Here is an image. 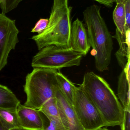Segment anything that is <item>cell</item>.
Returning a JSON list of instances; mask_svg holds the SVG:
<instances>
[{
	"mask_svg": "<svg viewBox=\"0 0 130 130\" xmlns=\"http://www.w3.org/2000/svg\"><path fill=\"white\" fill-rule=\"evenodd\" d=\"M57 70L35 68L27 75L24 90L27 99L24 105L39 109L47 101L55 98Z\"/></svg>",
	"mask_w": 130,
	"mask_h": 130,
	"instance_id": "277c9868",
	"label": "cell"
},
{
	"mask_svg": "<svg viewBox=\"0 0 130 130\" xmlns=\"http://www.w3.org/2000/svg\"><path fill=\"white\" fill-rule=\"evenodd\" d=\"M43 130H67L60 119H48L44 115V124Z\"/></svg>",
	"mask_w": 130,
	"mask_h": 130,
	"instance_id": "ac0fdd59",
	"label": "cell"
},
{
	"mask_svg": "<svg viewBox=\"0 0 130 130\" xmlns=\"http://www.w3.org/2000/svg\"><path fill=\"white\" fill-rule=\"evenodd\" d=\"M96 130H110L108 129H107V128H105V127H104V128H103V127H101V128H99V129H98Z\"/></svg>",
	"mask_w": 130,
	"mask_h": 130,
	"instance_id": "603a6c76",
	"label": "cell"
},
{
	"mask_svg": "<svg viewBox=\"0 0 130 130\" xmlns=\"http://www.w3.org/2000/svg\"><path fill=\"white\" fill-rule=\"evenodd\" d=\"M0 121L8 130L20 127L16 109L0 108Z\"/></svg>",
	"mask_w": 130,
	"mask_h": 130,
	"instance_id": "9a60e30c",
	"label": "cell"
},
{
	"mask_svg": "<svg viewBox=\"0 0 130 130\" xmlns=\"http://www.w3.org/2000/svg\"><path fill=\"white\" fill-rule=\"evenodd\" d=\"M55 98L60 120L67 130H85L78 119L73 106L67 101L58 86Z\"/></svg>",
	"mask_w": 130,
	"mask_h": 130,
	"instance_id": "ba28073f",
	"label": "cell"
},
{
	"mask_svg": "<svg viewBox=\"0 0 130 130\" xmlns=\"http://www.w3.org/2000/svg\"><path fill=\"white\" fill-rule=\"evenodd\" d=\"M130 29L126 30L125 34H122L116 29V34L112 37L118 40L120 48L116 53L118 63L123 69L125 68L130 61Z\"/></svg>",
	"mask_w": 130,
	"mask_h": 130,
	"instance_id": "8fae6325",
	"label": "cell"
},
{
	"mask_svg": "<svg viewBox=\"0 0 130 130\" xmlns=\"http://www.w3.org/2000/svg\"><path fill=\"white\" fill-rule=\"evenodd\" d=\"M49 23V19H40L35 24L34 27L32 29L31 32H37L38 34L42 32L46 28Z\"/></svg>",
	"mask_w": 130,
	"mask_h": 130,
	"instance_id": "d6986e66",
	"label": "cell"
},
{
	"mask_svg": "<svg viewBox=\"0 0 130 130\" xmlns=\"http://www.w3.org/2000/svg\"><path fill=\"white\" fill-rule=\"evenodd\" d=\"M130 81L124 69L119 76L118 95L125 111H130Z\"/></svg>",
	"mask_w": 130,
	"mask_h": 130,
	"instance_id": "7c38bea8",
	"label": "cell"
},
{
	"mask_svg": "<svg viewBox=\"0 0 130 130\" xmlns=\"http://www.w3.org/2000/svg\"><path fill=\"white\" fill-rule=\"evenodd\" d=\"M56 79L59 88L67 101L73 105L76 86L60 72H57Z\"/></svg>",
	"mask_w": 130,
	"mask_h": 130,
	"instance_id": "4fadbf2b",
	"label": "cell"
},
{
	"mask_svg": "<svg viewBox=\"0 0 130 130\" xmlns=\"http://www.w3.org/2000/svg\"><path fill=\"white\" fill-rule=\"evenodd\" d=\"M82 56L71 48L47 46L40 50L34 56L31 66L34 68L59 70L65 67L79 66Z\"/></svg>",
	"mask_w": 130,
	"mask_h": 130,
	"instance_id": "5b68a950",
	"label": "cell"
},
{
	"mask_svg": "<svg viewBox=\"0 0 130 130\" xmlns=\"http://www.w3.org/2000/svg\"><path fill=\"white\" fill-rule=\"evenodd\" d=\"M68 0H53V5L49 19V23L44 31L32 37L38 50L47 46H56L64 48H71V7Z\"/></svg>",
	"mask_w": 130,
	"mask_h": 130,
	"instance_id": "3957f363",
	"label": "cell"
},
{
	"mask_svg": "<svg viewBox=\"0 0 130 130\" xmlns=\"http://www.w3.org/2000/svg\"><path fill=\"white\" fill-rule=\"evenodd\" d=\"M38 110L48 119H60L55 98L47 101Z\"/></svg>",
	"mask_w": 130,
	"mask_h": 130,
	"instance_id": "e0dca14e",
	"label": "cell"
},
{
	"mask_svg": "<svg viewBox=\"0 0 130 130\" xmlns=\"http://www.w3.org/2000/svg\"><path fill=\"white\" fill-rule=\"evenodd\" d=\"M70 47L75 52L86 55L91 48L87 30L84 24L78 18L71 26Z\"/></svg>",
	"mask_w": 130,
	"mask_h": 130,
	"instance_id": "30bf717a",
	"label": "cell"
},
{
	"mask_svg": "<svg viewBox=\"0 0 130 130\" xmlns=\"http://www.w3.org/2000/svg\"><path fill=\"white\" fill-rule=\"evenodd\" d=\"M97 2L98 3L104 5L108 7H112L114 1L113 0H94Z\"/></svg>",
	"mask_w": 130,
	"mask_h": 130,
	"instance_id": "44dd1931",
	"label": "cell"
},
{
	"mask_svg": "<svg viewBox=\"0 0 130 130\" xmlns=\"http://www.w3.org/2000/svg\"><path fill=\"white\" fill-rule=\"evenodd\" d=\"M120 126L121 130H130V111L124 110L123 120Z\"/></svg>",
	"mask_w": 130,
	"mask_h": 130,
	"instance_id": "ffe728a7",
	"label": "cell"
},
{
	"mask_svg": "<svg viewBox=\"0 0 130 130\" xmlns=\"http://www.w3.org/2000/svg\"><path fill=\"white\" fill-rule=\"evenodd\" d=\"M113 1L114 2H115V0H113Z\"/></svg>",
	"mask_w": 130,
	"mask_h": 130,
	"instance_id": "cb8c5ba5",
	"label": "cell"
},
{
	"mask_svg": "<svg viewBox=\"0 0 130 130\" xmlns=\"http://www.w3.org/2000/svg\"><path fill=\"white\" fill-rule=\"evenodd\" d=\"M19 33L15 21L0 13V71L7 64L10 52L19 42Z\"/></svg>",
	"mask_w": 130,
	"mask_h": 130,
	"instance_id": "52a82bcc",
	"label": "cell"
},
{
	"mask_svg": "<svg viewBox=\"0 0 130 130\" xmlns=\"http://www.w3.org/2000/svg\"><path fill=\"white\" fill-rule=\"evenodd\" d=\"M73 106L85 130H96L106 126L97 108L80 86L76 88Z\"/></svg>",
	"mask_w": 130,
	"mask_h": 130,
	"instance_id": "8992f818",
	"label": "cell"
},
{
	"mask_svg": "<svg viewBox=\"0 0 130 130\" xmlns=\"http://www.w3.org/2000/svg\"><path fill=\"white\" fill-rule=\"evenodd\" d=\"M83 16L95 67L99 72H104L108 69L110 64L113 49L112 36L97 5L87 7L83 12Z\"/></svg>",
	"mask_w": 130,
	"mask_h": 130,
	"instance_id": "7a4b0ae2",
	"label": "cell"
},
{
	"mask_svg": "<svg viewBox=\"0 0 130 130\" xmlns=\"http://www.w3.org/2000/svg\"><path fill=\"white\" fill-rule=\"evenodd\" d=\"M21 128L25 130H43L44 115L38 109H33L20 103L16 109Z\"/></svg>",
	"mask_w": 130,
	"mask_h": 130,
	"instance_id": "9c48e42d",
	"label": "cell"
},
{
	"mask_svg": "<svg viewBox=\"0 0 130 130\" xmlns=\"http://www.w3.org/2000/svg\"><path fill=\"white\" fill-rule=\"evenodd\" d=\"M113 18L117 29L122 34H125L126 30L125 7L123 3H117L113 13Z\"/></svg>",
	"mask_w": 130,
	"mask_h": 130,
	"instance_id": "2e32d148",
	"label": "cell"
},
{
	"mask_svg": "<svg viewBox=\"0 0 130 130\" xmlns=\"http://www.w3.org/2000/svg\"><path fill=\"white\" fill-rule=\"evenodd\" d=\"M20 102L13 92L0 84V108L17 109Z\"/></svg>",
	"mask_w": 130,
	"mask_h": 130,
	"instance_id": "5bb4252c",
	"label": "cell"
},
{
	"mask_svg": "<svg viewBox=\"0 0 130 130\" xmlns=\"http://www.w3.org/2000/svg\"><path fill=\"white\" fill-rule=\"evenodd\" d=\"M80 86L97 108L106 127L120 126L124 109L106 80L93 72H88Z\"/></svg>",
	"mask_w": 130,
	"mask_h": 130,
	"instance_id": "6da1fadb",
	"label": "cell"
},
{
	"mask_svg": "<svg viewBox=\"0 0 130 130\" xmlns=\"http://www.w3.org/2000/svg\"><path fill=\"white\" fill-rule=\"evenodd\" d=\"M0 130H25L23 129L20 127H17V128H13L10 129L8 130L6 129L1 123V121H0Z\"/></svg>",
	"mask_w": 130,
	"mask_h": 130,
	"instance_id": "7402d4cb",
	"label": "cell"
}]
</instances>
